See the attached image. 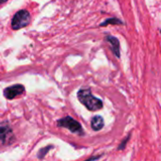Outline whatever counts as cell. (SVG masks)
I'll return each instance as SVG.
<instances>
[{
    "mask_svg": "<svg viewBox=\"0 0 161 161\" xmlns=\"http://www.w3.org/2000/svg\"><path fill=\"white\" fill-rule=\"evenodd\" d=\"M77 98L89 110L96 111L103 108L102 101L99 98L93 96L90 89L80 90L77 93Z\"/></svg>",
    "mask_w": 161,
    "mask_h": 161,
    "instance_id": "6da1fadb",
    "label": "cell"
},
{
    "mask_svg": "<svg viewBox=\"0 0 161 161\" xmlns=\"http://www.w3.org/2000/svg\"><path fill=\"white\" fill-rule=\"evenodd\" d=\"M111 23H113V24H122V22L120 21V20H117L116 18H112V19H110V20H107L106 22H104L103 24H101V25L102 26H105L107 24H111Z\"/></svg>",
    "mask_w": 161,
    "mask_h": 161,
    "instance_id": "ba28073f",
    "label": "cell"
},
{
    "mask_svg": "<svg viewBox=\"0 0 161 161\" xmlns=\"http://www.w3.org/2000/svg\"><path fill=\"white\" fill-rule=\"evenodd\" d=\"M6 1H8V0H0V4H2V3H4Z\"/></svg>",
    "mask_w": 161,
    "mask_h": 161,
    "instance_id": "9c48e42d",
    "label": "cell"
},
{
    "mask_svg": "<svg viewBox=\"0 0 161 161\" xmlns=\"http://www.w3.org/2000/svg\"><path fill=\"white\" fill-rule=\"evenodd\" d=\"M104 127V119L101 116H95L92 119V128L94 131H99Z\"/></svg>",
    "mask_w": 161,
    "mask_h": 161,
    "instance_id": "52a82bcc",
    "label": "cell"
},
{
    "mask_svg": "<svg viewBox=\"0 0 161 161\" xmlns=\"http://www.w3.org/2000/svg\"><path fill=\"white\" fill-rule=\"evenodd\" d=\"M106 40H107L108 42L110 43V45H111V50H112V52L114 53V55H115L116 57L120 58V55H121V53H120V42L118 41V39L115 38L114 36L108 35V36L106 37Z\"/></svg>",
    "mask_w": 161,
    "mask_h": 161,
    "instance_id": "8992f818",
    "label": "cell"
},
{
    "mask_svg": "<svg viewBox=\"0 0 161 161\" xmlns=\"http://www.w3.org/2000/svg\"><path fill=\"white\" fill-rule=\"evenodd\" d=\"M58 125L61 127H65L73 133H79V134L82 133V126L80 125V124L69 116L60 119L58 122Z\"/></svg>",
    "mask_w": 161,
    "mask_h": 161,
    "instance_id": "3957f363",
    "label": "cell"
},
{
    "mask_svg": "<svg viewBox=\"0 0 161 161\" xmlns=\"http://www.w3.org/2000/svg\"><path fill=\"white\" fill-rule=\"evenodd\" d=\"M29 21H30L29 12L25 9H22L16 12L15 15L13 16L12 21H11V26L13 29L17 30V29L26 26L29 24Z\"/></svg>",
    "mask_w": 161,
    "mask_h": 161,
    "instance_id": "7a4b0ae2",
    "label": "cell"
},
{
    "mask_svg": "<svg viewBox=\"0 0 161 161\" xmlns=\"http://www.w3.org/2000/svg\"><path fill=\"white\" fill-rule=\"evenodd\" d=\"M25 92V87L23 85H14L4 90V96L7 99H12Z\"/></svg>",
    "mask_w": 161,
    "mask_h": 161,
    "instance_id": "5b68a950",
    "label": "cell"
},
{
    "mask_svg": "<svg viewBox=\"0 0 161 161\" xmlns=\"http://www.w3.org/2000/svg\"><path fill=\"white\" fill-rule=\"evenodd\" d=\"M14 137L12 129L8 123L0 124V144H9L13 142Z\"/></svg>",
    "mask_w": 161,
    "mask_h": 161,
    "instance_id": "277c9868",
    "label": "cell"
}]
</instances>
